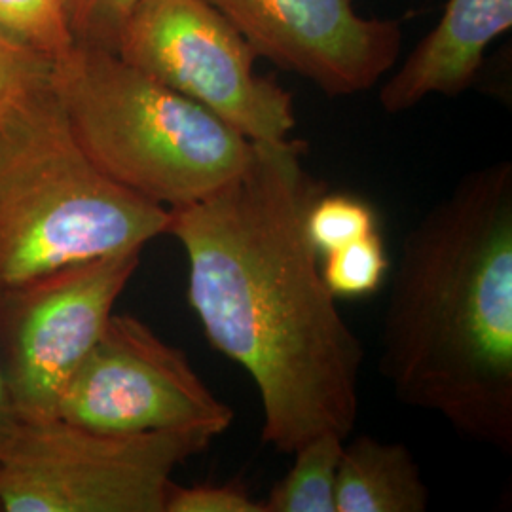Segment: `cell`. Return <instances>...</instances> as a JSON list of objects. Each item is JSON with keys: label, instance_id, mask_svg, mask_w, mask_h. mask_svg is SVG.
I'll use <instances>...</instances> for the list:
<instances>
[{"label": "cell", "instance_id": "cell-1", "mask_svg": "<svg viewBox=\"0 0 512 512\" xmlns=\"http://www.w3.org/2000/svg\"><path fill=\"white\" fill-rule=\"evenodd\" d=\"M306 152L293 137L253 143L239 175L169 209L165 228L188 260V302L207 340L251 376L260 437L281 454L325 433L351 437L365 359L306 232L327 192Z\"/></svg>", "mask_w": 512, "mask_h": 512}, {"label": "cell", "instance_id": "cell-2", "mask_svg": "<svg viewBox=\"0 0 512 512\" xmlns=\"http://www.w3.org/2000/svg\"><path fill=\"white\" fill-rule=\"evenodd\" d=\"M399 403L512 454V165L480 167L406 234L380 334Z\"/></svg>", "mask_w": 512, "mask_h": 512}, {"label": "cell", "instance_id": "cell-3", "mask_svg": "<svg viewBox=\"0 0 512 512\" xmlns=\"http://www.w3.org/2000/svg\"><path fill=\"white\" fill-rule=\"evenodd\" d=\"M169 209L101 173L50 84L0 118V294L164 236Z\"/></svg>", "mask_w": 512, "mask_h": 512}, {"label": "cell", "instance_id": "cell-4", "mask_svg": "<svg viewBox=\"0 0 512 512\" xmlns=\"http://www.w3.org/2000/svg\"><path fill=\"white\" fill-rule=\"evenodd\" d=\"M50 88L88 160L165 209L213 194L253 154L215 112L105 48L76 44L52 65Z\"/></svg>", "mask_w": 512, "mask_h": 512}, {"label": "cell", "instance_id": "cell-5", "mask_svg": "<svg viewBox=\"0 0 512 512\" xmlns=\"http://www.w3.org/2000/svg\"><path fill=\"white\" fill-rule=\"evenodd\" d=\"M211 440L107 435L61 418L21 421L0 456V511L164 512L173 473Z\"/></svg>", "mask_w": 512, "mask_h": 512}, {"label": "cell", "instance_id": "cell-6", "mask_svg": "<svg viewBox=\"0 0 512 512\" xmlns=\"http://www.w3.org/2000/svg\"><path fill=\"white\" fill-rule=\"evenodd\" d=\"M114 52L253 143L289 139L296 128L293 93L256 73L253 46L207 0H141Z\"/></svg>", "mask_w": 512, "mask_h": 512}, {"label": "cell", "instance_id": "cell-7", "mask_svg": "<svg viewBox=\"0 0 512 512\" xmlns=\"http://www.w3.org/2000/svg\"><path fill=\"white\" fill-rule=\"evenodd\" d=\"M57 418L107 435H222L234 410L205 385L188 357L133 315H110L78 366Z\"/></svg>", "mask_w": 512, "mask_h": 512}, {"label": "cell", "instance_id": "cell-8", "mask_svg": "<svg viewBox=\"0 0 512 512\" xmlns=\"http://www.w3.org/2000/svg\"><path fill=\"white\" fill-rule=\"evenodd\" d=\"M143 251L105 256L0 294V374L19 420L57 406L114 313Z\"/></svg>", "mask_w": 512, "mask_h": 512}, {"label": "cell", "instance_id": "cell-9", "mask_svg": "<svg viewBox=\"0 0 512 512\" xmlns=\"http://www.w3.org/2000/svg\"><path fill=\"white\" fill-rule=\"evenodd\" d=\"M258 57L329 97L372 90L401 55L397 19L365 18L357 0H207Z\"/></svg>", "mask_w": 512, "mask_h": 512}, {"label": "cell", "instance_id": "cell-10", "mask_svg": "<svg viewBox=\"0 0 512 512\" xmlns=\"http://www.w3.org/2000/svg\"><path fill=\"white\" fill-rule=\"evenodd\" d=\"M511 27L512 0H448L437 27L382 86V109L401 114L431 95L458 97L467 92L490 44Z\"/></svg>", "mask_w": 512, "mask_h": 512}, {"label": "cell", "instance_id": "cell-11", "mask_svg": "<svg viewBox=\"0 0 512 512\" xmlns=\"http://www.w3.org/2000/svg\"><path fill=\"white\" fill-rule=\"evenodd\" d=\"M351 439V437H349ZM344 442L336 512H425L429 488L403 442L361 435Z\"/></svg>", "mask_w": 512, "mask_h": 512}, {"label": "cell", "instance_id": "cell-12", "mask_svg": "<svg viewBox=\"0 0 512 512\" xmlns=\"http://www.w3.org/2000/svg\"><path fill=\"white\" fill-rule=\"evenodd\" d=\"M344 442L334 433H325L294 450L293 467L262 501L264 512H336Z\"/></svg>", "mask_w": 512, "mask_h": 512}, {"label": "cell", "instance_id": "cell-13", "mask_svg": "<svg viewBox=\"0 0 512 512\" xmlns=\"http://www.w3.org/2000/svg\"><path fill=\"white\" fill-rule=\"evenodd\" d=\"M0 33L52 65L76 46L65 0H0Z\"/></svg>", "mask_w": 512, "mask_h": 512}, {"label": "cell", "instance_id": "cell-14", "mask_svg": "<svg viewBox=\"0 0 512 512\" xmlns=\"http://www.w3.org/2000/svg\"><path fill=\"white\" fill-rule=\"evenodd\" d=\"M321 260L325 283L336 298H361L378 293L389 272V258L378 230L330 251Z\"/></svg>", "mask_w": 512, "mask_h": 512}, {"label": "cell", "instance_id": "cell-15", "mask_svg": "<svg viewBox=\"0 0 512 512\" xmlns=\"http://www.w3.org/2000/svg\"><path fill=\"white\" fill-rule=\"evenodd\" d=\"M376 230L378 220L370 203L349 194L323 192L306 215L308 238L321 256Z\"/></svg>", "mask_w": 512, "mask_h": 512}, {"label": "cell", "instance_id": "cell-16", "mask_svg": "<svg viewBox=\"0 0 512 512\" xmlns=\"http://www.w3.org/2000/svg\"><path fill=\"white\" fill-rule=\"evenodd\" d=\"M141 0H65L76 44L114 52L122 27Z\"/></svg>", "mask_w": 512, "mask_h": 512}, {"label": "cell", "instance_id": "cell-17", "mask_svg": "<svg viewBox=\"0 0 512 512\" xmlns=\"http://www.w3.org/2000/svg\"><path fill=\"white\" fill-rule=\"evenodd\" d=\"M52 63L0 33V118L50 84Z\"/></svg>", "mask_w": 512, "mask_h": 512}, {"label": "cell", "instance_id": "cell-18", "mask_svg": "<svg viewBox=\"0 0 512 512\" xmlns=\"http://www.w3.org/2000/svg\"><path fill=\"white\" fill-rule=\"evenodd\" d=\"M164 512H264L262 501L253 499L236 484H171Z\"/></svg>", "mask_w": 512, "mask_h": 512}, {"label": "cell", "instance_id": "cell-19", "mask_svg": "<svg viewBox=\"0 0 512 512\" xmlns=\"http://www.w3.org/2000/svg\"><path fill=\"white\" fill-rule=\"evenodd\" d=\"M19 423H21V420H19L18 412H16V406L12 403L10 391L4 384L2 374H0V456L4 454L10 440L16 435Z\"/></svg>", "mask_w": 512, "mask_h": 512}]
</instances>
